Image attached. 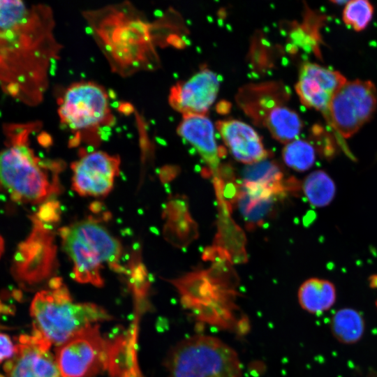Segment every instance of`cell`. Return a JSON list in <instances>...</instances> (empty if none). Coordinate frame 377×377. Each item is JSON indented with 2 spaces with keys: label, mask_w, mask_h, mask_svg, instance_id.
Listing matches in <instances>:
<instances>
[{
  "label": "cell",
  "mask_w": 377,
  "mask_h": 377,
  "mask_svg": "<svg viewBox=\"0 0 377 377\" xmlns=\"http://www.w3.org/2000/svg\"><path fill=\"white\" fill-rule=\"evenodd\" d=\"M84 17L114 73L128 76L158 66L160 20H149L126 2L86 11Z\"/></svg>",
  "instance_id": "obj_1"
},
{
  "label": "cell",
  "mask_w": 377,
  "mask_h": 377,
  "mask_svg": "<svg viewBox=\"0 0 377 377\" xmlns=\"http://www.w3.org/2000/svg\"><path fill=\"white\" fill-rule=\"evenodd\" d=\"M231 261L222 258L207 269H198L170 282L181 303L200 323L216 328L244 331L248 327L237 304V276Z\"/></svg>",
  "instance_id": "obj_2"
},
{
  "label": "cell",
  "mask_w": 377,
  "mask_h": 377,
  "mask_svg": "<svg viewBox=\"0 0 377 377\" xmlns=\"http://www.w3.org/2000/svg\"><path fill=\"white\" fill-rule=\"evenodd\" d=\"M61 377H141L137 364L135 329L114 339L103 337L98 324L56 349Z\"/></svg>",
  "instance_id": "obj_3"
},
{
  "label": "cell",
  "mask_w": 377,
  "mask_h": 377,
  "mask_svg": "<svg viewBox=\"0 0 377 377\" xmlns=\"http://www.w3.org/2000/svg\"><path fill=\"white\" fill-rule=\"evenodd\" d=\"M31 316L33 333L57 347L91 326L112 319L96 304L74 302L59 278L50 281L48 289L36 295L31 304Z\"/></svg>",
  "instance_id": "obj_4"
},
{
  "label": "cell",
  "mask_w": 377,
  "mask_h": 377,
  "mask_svg": "<svg viewBox=\"0 0 377 377\" xmlns=\"http://www.w3.org/2000/svg\"><path fill=\"white\" fill-rule=\"evenodd\" d=\"M62 246L70 257L75 281L101 287V270L105 265L116 272H126L119 260V241L101 223L89 219L59 230Z\"/></svg>",
  "instance_id": "obj_5"
},
{
  "label": "cell",
  "mask_w": 377,
  "mask_h": 377,
  "mask_svg": "<svg viewBox=\"0 0 377 377\" xmlns=\"http://www.w3.org/2000/svg\"><path fill=\"white\" fill-rule=\"evenodd\" d=\"M58 114L61 124L74 134L75 146L82 141L98 142L115 123L106 89L91 81L73 83L64 91Z\"/></svg>",
  "instance_id": "obj_6"
},
{
  "label": "cell",
  "mask_w": 377,
  "mask_h": 377,
  "mask_svg": "<svg viewBox=\"0 0 377 377\" xmlns=\"http://www.w3.org/2000/svg\"><path fill=\"white\" fill-rule=\"evenodd\" d=\"M169 377H242L237 352L221 339L198 334L172 348L166 360Z\"/></svg>",
  "instance_id": "obj_7"
},
{
  "label": "cell",
  "mask_w": 377,
  "mask_h": 377,
  "mask_svg": "<svg viewBox=\"0 0 377 377\" xmlns=\"http://www.w3.org/2000/svg\"><path fill=\"white\" fill-rule=\"evenodd\" d=\"M26 144L0 152V184L17 201L38 203L59 190L58 178Z\"/></svg>",
  "instance_id": "obj_8"
},
{
  "label": "cell",
  "mask_w": 377,
  "mask_h": 377,
  "mask_svg": "<svg viewBox=\"0 0 377 377\" xmlns=\"http://www.w3.org/2000/svg\"><path fill=\"white\" fill-rule=\"evenodd\" d=\"M376 105V88L371 81H347L332 96L326 118L339 134L348 138L371 118Z\"/></svg>",
  "instance_id": "obj_9"
},
{
  "label": "cell",
  "mask_w": 377,
  "mask_h": 377,
  "mask_svg": "<svg viewBox=\"0 0 377 377\" xmlns=\"http://www.w3.org/2000/svg\"><path fill=\"white\" fill-rule=\"evenodd\" d=\"M72 188L82 196L107 195L120 172V158L103 151L84 152L71 164Z\"/></svg>",
  "instance_id": "obj_10"
},
{
  "label": "cell",
  "mask_w": 377,
  "mask_h": 377,
  "mask_svg": "<svg viewBox=\"0 0 377 377\" xmlns=\"http://www.w3.org/2000/svg\"><path fill=\"white\" fill-rule=\"evenodd\" d=\"M51 346L35 333L21 335L15 355L3 366V377H61Z\"/></svg>",
  "instance_id": "obj_11"
},
{
  "label": "cell",
  "mask_w": 377,
  "mask_h": 377,
  "mask_svg": "<svg viewBox=\"0 0 377 377\" xmlns=\"http://www.w3.org/2000/svg\"><path fill=\"white\" fill-rule=\"evenodd\" d=\"M177 134L200 154L213 177L219 205L226 202L221 177L220 154L214 135V127L205 115H185L177 128Z\"/></svg>",
  "instance_id": "obj_12"
},
{
  "label": "cell",
  "mask_w": 377,
  "mask_h": 377,
  "mask_svg": "<svg viewBox=\"0 0 377 377\" xmlns=\"http://www.w3.org/2000/svg\"><path fill=\"white\" fill-rule=\"evenodd\" d=\"M219 79L216 73L203 68L185 81L173 86L168 96L170 106L185 115H205L214 102Z\"/></svg>",
  "instance_id": "obj_13"
},
{
  "label": "cell",
  "mask_w": 377,
  "mask_h": 377,
  "mask_svg": "<svg viewBox=\"0 0 377 377\" xmlns=\"http://www.w3.org/2000/svg\"><path fill=\"white\" fill-rule=\"evenodd\" d=\"M346 82L338 71L306 62L300 70L295 89L305 106L322 112L326 117L332 96Z\"/></svg>",
  "instance_id": "obj_14"
},
{
  "label": "cell",
  "mask_w": 377,
  "mask_h": 377,
  "mask_svg": "<svg viewBox=\"0 0 377 377\" xmlns=\"http://www.w3.org/2000/svg\"><path fill=\"white\" fill-rule=\"evenodd\" d=\"M225 145L238 161L251 165L267 157L258 133L250 125L237 119L221 120L216 123Z\"/></svg>",
  "instance_id": "obj_15"
},
{
  "label": "cell",
  "mask_w": 377,
  "mask_h": 377,
  "mask_svg": "<svg viewBox=\"0 0 377 377\" xmlns=\"http://www.w3.org/2000/svg\"><path fill=\"white\" fill-rule=\"evenodd\" d=\"M276 196L266 188L243 182L239 185L235 200L249 228L260 226L265 221L273 210Z\"/></svg>",
  "instance_id": "obj_16"
},
{
  "label": "cell",
  "mask_w": 377,
  "mask_h": 377,
  "mask_svg": "<svg viewBox=\"0 0 377 377\" xmlns=\"http://www.w3.org/2000/svg\"><path fill=\"white\" fill-rule=\"evenodd\" d=\"M297 298L304 311L318 315L334 306L337 300V290L334 285L328 280L311 278L300 286Z\"/></svg>",
  "instance_id": "obj_17"
},
{
  "label": "cell",
  "mask_w": 377,
  "mask_h": 377,
  "mask_svg": "<svg viewBox=\"0 0 377 377\" xmlns=\"http://www.w3.org/2000/svg\"><path fill=\"white\" fill-rule=\"evenodd\" d=\"M333 337L339 343L352 345L359 342L365 332L362 314L352 307H343L335 311L330 321Z\"/></svg>",
  "instance_id": "obj_18"
},
{
  "label": "cell",
  "mask_w": 377,
  "mask_h": 377,
  "mask_svg": "<svg viewBox=\"0 0 377 377\" xmlns=\"http://www.w3.org/2000/svg\"><path fill=\"white\" fill-rule=\"evenodd\" d=\"M265 124L276 140L286 144L297 139L302 128L296 112L276 103L267 110Z\"/></svg>",
  "instance_id": "obj_19"
},
{
  "label": "cell",
  "mask_w": 377,
  "mask_h": 377,
  "mask_svg": "<svg viewBox=\"0 0 377 377\" xmlns=\"http://www.w3.org/2000/svg\"><path fill=\"white\" fill-rule=\"evenodd\" d=\"M286 184L280 167L266 159L247 165L243 170V183L270 190L277 195H281L288 189L286 184Z\"/></svg>",
  "instance_id": "obj_20"
},
{
  "label": "cell",
  "mask_w": 377,
  "mask_h": 377,
  "mask_svg": "<svg viewBox=\"0 0 377 377\" xmlns=\"http://www.w3.org/2000/svg\"><path fill=\"white\" fill-rule=\"evenodd\" d=\"M302 187L306 198L314 207L328 205L335 196V184L323 170H316L308 175Z\"/></svg>",
  "instance_id": "obj_21"
},
{
  "label": "cell",
  "mask_w": 377,
  "mask_h": 377,
  "mask_svg": "<svg viewBox=\"0 0 377 377\" xmlns=\"http://www.w3.org/2000/svg\"><path fill=\"white\" fill-rule=\"evenodd\" d=\"M282 157L289 168L298 172H304L314 164L316 150L308 141L295 139L283 147Z\"/></svg>",
  "instance_id": "obj_22"
},
{
  "label": "cell",
  "mask_w": 377,
  "mask_h": 377,
  "mask_svg": "<svg viewBox=\"0 0 377 377\" xmlns=\"http://www.w3.org/2000/svg\"><path fill=\"white\" fill-rule=\"evenodd\" d=\"M38 8L31 11L20 1H0V29L8 31L25 26L32 20Z\"/></svg>",
  "instance_id": "obj_23"
},
{
  "label": "cell",
  "mask_w": 377,
  "mask_h": 377,
  "mask_svg": "<svg viewBox=\"0 0 377 377\" xmlns=\"http://www.w3.org/2000/svg\"><path fill=\"white\" fill-rule=\"evenodd\" d=\"M374 13L372 4L367 0L349 1L343 12V20L354 30L365 29L371 20Z\"/></svg>",
  "instance_id": "obj_24"
},
{
  "label": "cell",
  "mask_w": 377,
  "mask_h": 377,
  "mask_svg": "<svg viewBox=\"0 0 377 377\" xmlns=\"http://www.w3.org/2000/svg\"><path fill=\"white\" fill-rule=\"evenodd\" d=\"M16 353L15 346L10 337L3 333H0V364L8 359H11Z\"/></svg>",
  "instance_id": "obj_25"
},
{
  "label": "cell",
  "mask_w": 377,
  "mask_h": 377,
  "mask_svg": "<svg viewBox=\"0 0 377 377\" xmlns=\"http://www.w3.org/2000/svg\"><path fill=\"white\" fill-rule=\"evenodd\" d=\"M332 3H334L336 4H346L348 1H332Z\"/></svg>",
  "instance_id": "obj_26"
},
{
  "label": "cell",
  "mask_w": 377,
  "mask_h": 377,
  "mask_svg": "<svg viewBox=\"0 0 377 377\" xmlns=\"http://www.w3.org/2000/svg\"><path fill=\"white\" fill-rule=\"evenodd\" d=\"M3 247V239H2L1 237L0 236V256L2 253Z\"/></svg>",
  "instance_id": "obj_27"
},
{
  "label": "cell",
  "mask_w": 377,
  "mask_h": 377,
  "mask_svg": "<svg viewBox=\"0 0 377 377\" xmlns=\"http://www.w3.org/2000/svg\"><path fill=\"white\" fill-rule=\"evenodd\" d=\"M375 306H376V309H377V300H376V302H375Z\"/></svg>",
  "instance_id": "obj_28"
}]
</instances>
